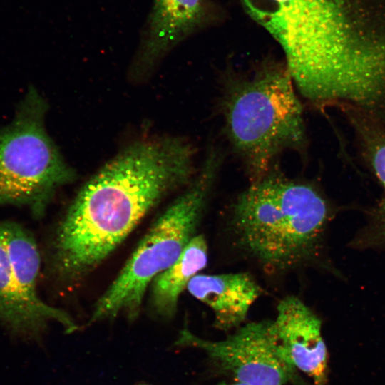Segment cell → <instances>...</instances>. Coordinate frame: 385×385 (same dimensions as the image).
<instances>
[{
	"instance_id": "6da1fadb",
	"label": "cell",
	"mask_w": 385,
	"mask_h": 385,
	"mask_svg": "<svg viewBox=\"0 0 385 385\" xmlns=\"http://www.w3.org/2000/svg\"><path fill=\"white\" fill-rule=\"evenodd\" d=\"M195 149L175 136L140 140L108 161L81 188L58 225L52 266L66 282L106 259L166 195L188 185Z\"/></svg>"
},
{
	"instance_id": "7a4b0ae2",
	"label": "cell",
	"mask_w": 385,
	"mask_h": 385,
	"mask_svg": "<svg viewBox=\"0 0 385 385\" xmlns=\"http://www.w3.org/2000/svg\"><path fill=\"white\" fill-rule=\"evenodd\" d=\"M232 213L242 249L265 268L286 271L317 257L332 210L315 186L274 165L237 197Z\"/></svg>"
},
{
	"instance_id": "3957f363",
	"label": "cell",
	"mask_w": 385,
	"mask_h": 385,
	"mask_svg": "<svg viewBox=\"0 0 385 385\" xmlns=\"http://www.w3.org/2000/svg\"><path fill=\"white\" fill-rule=\"evenodd\" d=\"M286 66L265 64L232 77L221 102L226 136L250 183L265 175L284 151L307 141L302 105Z\"/></svg>"
},
{
	"instance_id": "277c9868",
	"label": "cell",
	"mask_w": 385,
	"mask_h": 385,
	"mask_svg": "<svg viewBox=\"0 0 385 385\" xmlns=\"http://www.w3.org/2000/svg\"><path fill=\"white\" fill-rule=\"evenodd\" d=\"M222 159L218 150L207 151L185 190L155 220L118 277L97 301L89 323L113 319L120 313L130 319L138 316L150 283L178 260L196 235Z\"/></svg>"
},
{
	"instance_id": "5b68a950",
	"label": "cell",
	"mask_w": 385,
	"mask_h": 385,
	"mask_svg": "<svg viewBox=\"0 0 385 385\" xmlns=\"http://www.w3.org/2000/svg\"><path fill=\"white\" fill-rule=\"evenodd\" d=\"M48 105L29 89L13 121L0 132V205L43 216L56 192L76 178L45 127Z\"/></svg>"
},
{
	"instance_id": "8992f818",
	"label": "cell",
	"mask_w": 385,
	"mask_h": 385,
	"mask_svg": "<svg viewBox=\"0 0 385 385\" xmlns=\"http://www.w3.org/2000/svg\"><path fill=\"white\" fill-rule=\"evenodd\" d=\"M248 14L280 45L293 79L308 77L350 30L347 0H242Z\"/></svg>"
},
{
	"instance_id": "52a82bcc",
	"label": "cell",
	"mask_w": 385,
	"mask_h": 385,
	"mask_svg": "<svg viewBox=\"0 0 385 385\" xmlns=\"http://www.w3.org/2000/svg\"><path fill=\"white\" fill-rule=\"evenodd\" d=\"M202 350L236 381L247 385H285L294 379L296 369L282 347L273 321L252 322L221 341H209L187 328L177 342Z\"/></svg>"
},
{
	"instance_id": "ba28073f",
	"label": "cell",
	"mask_w": 385,
	"mask_h": 385,
	"mask_svg": "<svg viewBox=\"0 0 385 385\" xmlns=\"http://www.w3.org/2000/svg\"><path fill=\"white\" fill-rule=\"evenodd\" d=\"M276 334L295 369L314 385H326L328 354L319 318L298 297L287 296L277 306Z\"/></svg>"
},
{
	"instance_id": "9c48e42d",
	"label": "cell",
	"mask_w": 385,
	"mask_h": 385,
	"mask_svg": "<svg viewBox=\"0 0 385 385\" xmlns=\"http://www.w3.org/2000/svg\"><path fill=\"white\" fill-rule=\"evenodd\" d=\"M202 0H154L130 75L142 79L159 60L202 22Z\"/></svg>"
},
{
	"instance_id": "30bf717a",
	"label": "cell",
	"mask_w": 385,
	"mask_h": 385,
	"mask_svg": "<svg viewBox=\"0 0 385 385\" xmlns=\"http://www.w3.org/2000/svg\"><path fill=\"white\" fill-rule=\"evenodd\" d=\"M51 321L60 324L67 334L78 329L74 319L63 310L43 301L34 302L22 293L13 276L0 236V324L14 337L30 339L38 337Z\"/></svg>"
},
{
	"instance_id": "8fae6325",
	"label": "cell",
	"mask_w": 385,
	"mask_h": 385,
	"mask_svg": "<svg viewBox=\"0 0 385 385\" xmlns=\"http://www.w3.org/2000/svg\"><path fill=\"white\" fill-rule=\"evenodd\" d=\"M187 289L213 312L215 327L227 331L238 327L245 319L262 289L248 273L197 274Z\"/></svg>"
},
{
	"instance_id": "7c38bea8",
	"label": "cell",
	"mask_w": 385,
	"mask_h": 385,
	"mask_svg": "<svg viewBox=\"0 0 385 385\" xmlns=\"http://www.w3.org/2000/svg\"><path fill=\"white\" fill-rule=\"evenodd\" d=\"M208 247L202 234L195 235L178 260L152 282L151 304L160 317L170 318L177 310L179 297L190 280L207 263Z\"/></svg>"
},
{
	"instance_id": "4fadbf2b",
	"label": "cell",
	"mask_w": 385,
	"mask_h": 385,
	"mask_svg": "<svg viewBox=\"0 0 385 385\" xmlns=\"http://www.w3.org/2000/svg\"><path fill=\"white\" fill-rule=\"evenodd\" d=\"M0 236L18 287L29 299L43 302L37 292L41 259L34 237L24 227L12 221L0 222Z\"/></svg>"
},
{
	"instance_id": "5bb4252c",
	"label": "cell",
	"mask_w": 385,
	"mask_h": 385,
	"mask_svg": "<svg viewBox=\"0 0 385 385\" xmlns=\"http://www.w3.org/2000/svg\"><path fill=\"white\" fill-rule=\"evenodd\" d=\"M347 113L385 193V128L361 114ZM374 225L372 234L374 240L385 242V195L375 214Z\"/></svg>"
},
{
	"instance_id": "9a60e30c",
	"label": "cell",
	"mask_w": 385,
	"mask_h": 385,
	"mask_svg": "<svg viewBox=\"0 0 385 385\" xmlns=\"http://www.w3.org/2000/svg\"><path fill=\"white\" fill-rule=\"evenodd\" d=\"M217 385H247V384L235 381L234 382H221Z\"/></svg>"
}]
</instances>
